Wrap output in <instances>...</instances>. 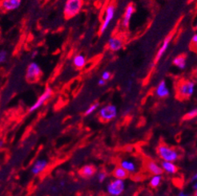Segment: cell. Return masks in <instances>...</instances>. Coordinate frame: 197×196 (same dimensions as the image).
I'll use <instances>...</instances> for the list:
<instances>
[{"label":"cell","instance_id":"1","mask_svg":"<svg viewBox=\"0 0 197 196\" xmlns=\"http://www.w3.org/2000/svg\"><path fill=\"white\" fill-rule=\"evenodd\" d=\"M157 152L160 158L165 162L174 163L177 161L179 157V152L176 150L165 144H162L158 147Z\"/></svg>","mask_w":197,"mask_h":196},{"label":"cell","instance_id":"2","mask_svg":"<svg viewBox=\"0 0 197 196\" xmlns=\"http://www.w3.org/2000/svg\"><path fill=\"white\" fill-rule=\"evenodd\" d=\"M83 2L81 0H68L64 5V15L66 18H71L75 16L81 11Z\"/></svg>","mask_w":197,"mask_h":196},{"label":"cell","instance_id":"3","mask_svg":"<svg viewBox=\"0 0 197 196\" xmlns=\"http://www.w3.org/2000/svg\"><path fill=\"white\" fill-rule=\"evenodd\" d=\"M124 180L115 179L111 180L107 185V191L111 196H119L124 191Z\"/></svg>","mask_w":197,"mask_h":196},{"label":"cell","instance_id":"4","mask_svg":"<svg viewBox=\"0 0 197 196\" xmlns=\"http://www.w3.org/2000/svg\"><path fill=\"white\" fill-rule=\"evenodd\" d=\"M195 84L193 81H184L178 87V94L181 98H189L194 94Z\"/></svg>","mask_w":197,"mask_h":196},{"label":"cell","instance_id":"5","mask_svg":"<svg viewBox=\"0 0 197 196\" xmlns=\"http://www.w3.org/2000/svg\"><path fill=\"white\" fill-rule=\"evenodd\" d=\"M42 74V70L37 63L32 62L28 65L26 74V78L30 82L36 81Z\"/></svg>","mask_w":197,"mask_h":196},{"label":"cell","instance_id":"6","mask_svg":"<svg viewBox=\"0 0 197 196\" xmlns=\"http://www.w3.org/2000/svg\"><path fill=\"white\" fill-rule=\"evenodd\" d=\"M115 13H116V7L113 4H110L107 6V8L105 10V16L103 22L101 25V28L100 29V34L102 35L104 32L107 28H108L109 24L111 22L112 19L114 18Z\"/></svg>","mask_w":197,"mask_h":196},{"label":"cell","instance_id":"7","mask_svg":"<svg viewBox=\"0 0 197 196\" xmlns=\"http://www.w3.org/2000/svg\"><path fill=\"white\" fill-rule=\"evenodd\" d=\"M117 107L112 104H108L102 107L100 110V118L105 121H109V120L114 119L117 116Z\"/></svg>","mask_w":197,"mask_h":196},{"label":"cell","instance_id":"8","mask_svg":"<svg viewBox=\"0 0 197 196\" xmlns=\"http://www.w3.org/2000/svg\"><path fill=\"white\" fill-rule=\"evenodd\" d=\"M52 94H53L52 89H51V87H47L45 89V91H44V92L43 93V94L39 96V98L37 99L36 102L34 103L30 107L29 112H33V111H34L35 110L39 109L40 107H42V106L44 105V104L47 102L49 98H51Z\"/></svg>","mask_w":197,"mask_h":196},{"label":"cell","instance_id":"9","mask_svg":"<svg viewBox=\"0 0 197 196\" xmlns=\"http://www.w3.org/2000/svg\"><path fill=\"white\" fill-rule=\"evenodd\" d=\"M47 166H48V161L45 158H40L34 162L31 169V171L34 175H38L45 171Z\"/></svg>","mask_w":197,"mask_h":196},{"label":"cell","instance_id":"10","mask_svg":"<svg viewBox=\"0 0 197 196\" xmlns=\"http://www.w3.org/2000/svg\"><path fill=\"white\" fill-rule=\"evenodd\" d=\"M20 6H21L20 0H4L0 4V8L4 11H10L18 9Z\"/></svg>","mask_w":197,"mask_h":196},{"label":"cell","instance_id":"11","mask_svg":"<svg viewBox=\"0 0 197 196\" xmlns=\"http://www.w3.org/2000/svg\"><path fill=\"white\" fill-rule=\"evenodd\" d=\"M120 167L127 173H136L138 170L137 164L131 159H123L120 162Z\"/></svg>","mask_w":197,"mask_h":196},{"label":"cell","instance_id":"12","mask_svg":"<svg viewBox=\"0 0 197 196\" xmlns=\"http://www.w3.org/2000/svg\"><path fill=\"white\" fill-rule=\"evenodd\" d=\"M169 94H170V91H169L166 82H165L164 80L161 81L159 85L157 86V87H156V94L159 98H163L168 97Z\"/></svg>","mask_w":197,"mask_h":196},{"label":"cell","instance_id":"13","mask_svg":"<svg viewBox=\"0 0 197 196\" xmlns=\"http://www.w3.org/2000/svg\"><path fill=\"white\" fill-rule=\"evenodd\" d=\"M109 49L112 51H118L121 49L123 46V40L117 37H111L107 43Z\"/></svg>","mask_w":197,"mask_h":196},{"label":"cell","instance_id":"14","mask_svg":"<svg viewBox=\"0 0 197 196\" xmlns=\"http://www.w3.org/2000/svg\"><path fill=\"white\" fill-rule=\"evenodd\" d=\"M172 35H171L170 36L167 37V38H165L164 41H163V44H162L161 47L159 48V51H158L157 54H156V58H155L154 63L155 64L159 62V60L161 58V57L163 56V55L164 54V52L167 51V49H168V46H169V44H170V42H171V39H172Z\"/></svg>","mask_w":197,"mask_h":196},{"label":"cell","instance_id":"15","mask_svg":"<svg viewBox=\"0 0 197 196\" xmlns=\"http://www.w3.org/2000/svg\"><path fill=\"white\" fill-rule=\"evenodd\" d=\"M147 169L153 175H161L163 172L160 165L154 161H149L147 163Z\"/></svg>","mask_w":197,"mask_h":196},{"label":"cell","instance_id":"16","mask_svg":"<svg viewBox=\"0 0 197 196\" xmlns=\"http://www.w3.org/2000/svg\"><path fill=\"white\" fill-rule=\"evenodd\" d=\"M134 12H135L134 5H133V4H129V5L127 7L126 10H125L124 15H123V26L124 28H127V27L129 25L130 20L131 18H132V16Z\"/></svg>","mask_w":197,"mask_h":196},{"label":"cell","instance_id":"17","mask_svg":"<svg viewBox=\"0 0 197 196\" xmlns=\"http://www.w3.org/2000/svg\"><path fill=\"white\" fill-rule=\"evenodd\" d=\"M160 167L162 170H163V171H165V172L169 174H175V173L177 172V167L174 163L163 161L161 163Z\"/></svg>","mask_w":197,"mask_h":196},{"label":"cell","instance_id":"18","mask_svg":"<svg viewBox=\"0 0 197 196\" xmlns=\"http://www.w3.org/2000/svg\"><path fill=\"white\" fill-rule=\"evenodd\" d=\"M96 173V168L92 165H86L81 169L80 174L83 178H88L92 177Z\"/></svg>","mask_w":197,"mask_h":196},{"label":"cell","instance_id":"19","mask_svg":"<svg viewBox=\"0 0 197 196\" xmlns=\"http://www.w3.org/2000/svg\"><path fill=\"white\" fill-rule=\"evenodd\" d=\"M86 63H87V59H86V57L83 55H77L74 57L73 58V64H74L75 67L78 69H82L83 67H85Z\"/></svg>","mask_w":197,"mask_h":196},{"label":"cell","instance_id":"20","mask_svg":"<svg viewBox=\"0 0 197 196\" xmlns=\"http://www.w3.org/2000/svg\"><path fill=\"white\" fill-rule=\"evenodd\" d=\"M113 175L117 179L124 180L125 178H127L128 176V173L125 170H123L122 167H117L113 171Z\"/></svg>","mask_w":197,"mask_h":196},{"label":"cell","instance_id":"21","mask_svg":"<svg viewBox=\"0 0 197 196\" xmlns=\"http://www.w3.org/2000/svg\"><path fill=\"white\" fill-rule=\"evenodd\" d=\"M173 63L174 65L176 66V67H177L178 68H179V69L181 70L184 69L187 65L186 58H185L184 56L179 55V56H177L176 58H174Z\"/></svg>","mask_w":197,"mask_h":196},{"label":"cell","instance_id":"22","mask_svg":"<svg viewBox=\"0 0 197 196\" xmlns=\"http://www.w3.org/2000/svg\"><path fill=\"white\" fill-rule=\"evenodd\" d=\"M161 182H162V176L161 175H153L151 178L150 185L153 188H156L160 185Z\"/></svg>","mask_w":197,"mask_h":196},{"label":"cell","instance_id":"23","mask_svg":"<svg viewBox=\"0 0 197 196\" xmlns=\"http://www.w3.org/2000/svg\"><path fill=\"white\" fill-rule=\"evenodd\" d=\"M197 115V109L196 108H194V109L191 110L188 114H186L185 118L186 119H193L194 118H195Z\"/></svg>","mask_w":197,"mask_h":196},{"label":"cell","instance_id":"24","mask_svg":"<svg viewBox=\"0 0 197 196\" xmlns=\"http://www.w3.org/2000/svg\"><path fill=\"white\" fill-rule=\"evenodd\" d=\"M7 58H8V51H5V50L0 51V65L5 62L7 60Z\"/></svg>","mask_w":197,"mask_h":196},{"label":"cell","instance_id":"25","mask_svg":"<svg viewBox=\"0 0 197 196\" xmlns=\"http://www.w3.org/2000/svg\"><path fill=\"white\" fill-rule=\"evenodd\" d=\"M98 107H99V103H95V104H92L91 106H90V107H88V109L86 111V112H85L86 115H89V114H92V113L94 112L96 109H97Z\"/></svg>","mask_w":197,"mask_h":196},{"label":"cell","instance_id":"26","mask_svg":"<svg viewBox=\"0 0 197 196\" xmlns=\"http://www.w3.org/2000/svg\"><path fill=\"white\" fill-rule=\"evenodd\" d=\"M98 181L100 183H103L105 181V179L107 178V173L106 172H100L97 175Z\"/></svg>","mask_w":197,"mask_h":196},{"label":"cell","instance_id":"27","mask_svg":"<svg viewBox=\"0 0 197 196\" xmlns=\"http://www.w3.org/2000/svg\"><path fill=\"white\" fill-rule=\"evenodd\" d=\"M111 77V73L110 71H104L102 75V79L107 81V80L110 79Z\"/></svg>","mask_w":197,"mask_h":196},{"label":"cell","instance_id":"28","mask_svg":"<svg viewBox=\"0 0 197 196\" xmlns=\"http://www.w3.org/2000/svg\"><path fill=\"white\" fill-rule=\"evenodd\" d=\"M196 180H197V174H193V176L192 177V178H191V183H196Z\"/></svg>","mask_w":197,"mask_h":196},{"label":"cell","instance_id":"29","mask_svg":"<svg viewBox=\"0 0 197 196\" xmlns=\"http://www.w3.org/2000/svg\"><path fill=\"white\" fill-rule=\"evenodd\" d=\"M178 196H189V194H188V193H186L184 191H181L178 194Z\"/></svg>","mask_w":197,"mask_h":196},{"label":"cell","instance_id":"30","mask_svg":"<svg viewBox=\"0 0 197 196\" xmlns=\"http://www.w3.org/2000/svg\"><path fill=\"white\" fill-rule=\"evenodd\" d=\"M192 42L193 43H195V44L197 43V35H196V34H195V35H194L193 36H192Z\"/></svg>","mask_w":197,"mask_h":196},{"label":"cell","instance_id":"31","mask_svg":"<svg viewBox=\"0 0 197 196\" xmlns=\"http://www.w3.org/2000/svg\"><path fill=\"white\" fill-rule=\"evenodd\" d=\"M98 84H99V85L100 86H104L105 84H106V81H105V80H103V79H100L99 80V82H98Z\"/></svg>","mask_w":197,"mask_h":196},{"label":"cell","instance_id":"32","mask_svg":"<svg viewBox=\"0 0 197 196\" xmlns=\"http://www.w3.org/2000/svg\"><path fill=\"white\" fill-rule=\"evenodd\" d=\"M37 55H38V51H34V52L32 53V54H31V58H35V57L37 56Z\"/></svg>","mask_w":197,"mask_h":196},{"label":"cell","instance_id":"33","mask_svg":"<svg viewBox=\"0 0 197 196\" xmlns=\"http://www.w3.org/2000/svg\"><path fill=\"white\" fill-rule=\"evenodd\" d=\"M192 188H193L194 191H196V189H197V183H193V185H192Z\"/></svg>","mask_w":197,"mask_h":196},{"label":"cell","instance_id":"34","mask_svg":"<svg viewBox=\"0 0 197 196\" xmlns=\"http://www.w3.org/2000/svg\"><path fill=\"white\" fill-rule=\"evenodd\" d=\"M60 186H61V187H64V186H65V181L60 182Z\"/></svg>","mask_w":197,"mask_h":196}]
</instances>
